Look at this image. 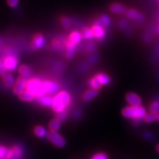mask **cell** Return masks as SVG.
<instances>
[{
  "label": "cell",
  "mask_w": 159,
  "mask_h": 159,
  "mask_svg": "<svg viewBox=\"0 0 159 159\" xmlns=\"http://www.w3.org/2000/svg\"><path fill=\"white\" fill-rule=\"evenodd\" d=\"M70 102V94L66 91H61L53 98L52 108L55 112L60 113L65 110Z\"/></svg>",
  "instance_id": "obj_1"
},
{
  "label": "cell",
  "mask_w": 159,
  "mask_h": 159,
  "mask_svg": "<svg viewBox=\"0 0 159 159\" xmlns=\"http://www.w3.org/2000/svg\"><path fill=\"white\" fill-rule=\"evenodd\" d=\"M122 115L127 118L133 119H140L143 118L147 113L145 108L140 106H128L123 108L121 111Z\"/></svg>",
  "instance_id": "obj_2"
},
{
  "label": "cell",
  "mask_w": 159,
  "mask_h": 159,
  "mask_svg": "<svg viewBox=\"0 0 159 159\" xmlns=\"http://www.w3.org/2000/svg\"><path fill=\"white\" fill-rule=\"evenodd\" d=\"M26 89L32 93L34 96L39 97L45 94L43 88V82L37 78H33L28 80Z\"/></svg>",
  "instance_id": "obj_3"
},
{
  "label": "cell",
  "mask_w": 159,
  "mask_h": 159,
  "mask_svg": "<svg viewBox=\"0 0 159 159\" xmlns=\"http://www.w3.org/2000/svg\"><path fill=\"white\" fill-rule=\"evenodd\" d=\"M47 136L48 140L57 147H62L66 145L65 139L57 131H49Z\"/></svg>",
  "instance_id": "obj_4"
},
{
  "label": "cell",
  "mask_w": 159,
  "mask_h": 159,
  "mask_svg": "<svg viewBox=\"0 0 159 159\" xmlns=\"http://www.w3.org/2000/svg\"><path fill=\"white\" fill-rule=\"evenodd\" d=\"M27 81L26 78L23 76H19L13 88V92L15 94H19L21 92L25 90L27 87Z\"/></svg>",
  "instance_id": "obj_5"
},
{
  "label": "cell",
  "mask_w": 159,
  "mask_h": 159,
  "mask_svg": "<svg viewBox=\"0 0 159 159\" xmlns=\"http://www.w3.org/2000/svg\"><path fill=\"white\" fill-rule=\"evenodd\" d=\"M43 88L45 93L52 94L58 92L60 86L58 84L50 80L43 82Z\"/></svg>",
  "instance_id": "obj_6"
},
{
  "label": "cell",
  "mask_w": 159,
  "mask_h": 159,
  "mask_svg": "<svg viewBox=\"0 0 159 159\" xmlns=\"http://www.w3.org/2000/svg\"><path fill=\"white\" fill-rule=\"evenodd\" d=\"M45 40L44 37L41 33H37L34 35L32 39V41L31 43V47L33 50L37 51L41 48L44 44Z\"/></svg>",
  "instance_id": "obj_7"
},
{
  "label": "cell",
  "mask_w": 159,
  "mask_h": 159,
  "mask_svg": "<svg viewBox=\"0 0 159 159\" xmlns=\"http://www.w3.org/2000/svg\"><path fill=\"white\" fill-rule=\"evenodd\" d=\"M92 31L93 34V37L98 39H102L106 36V30L105 27L102 25L96 22L92 26Z\"/></svg>",
  "instance_id": "obj_8"
},
{
  "label": "cell",
  "mask_w": 159,
  "mask_h": 159,
  "mask_svg": "<svg viewBox=\"0 0 159 159\" xmlns=\"http://www.w3.org/2000/svg\"><path fill=\"white\" fill-rule=\"evenodd\" d=\"M127 102L130 106H140L141 105V99L137 94L129 92L125 96Z\"/></svg>",
  "instance_id": "obj_9"
},
{
  "label": "cell",
  "mask_w": 159,
  "mask_h": 159,
  "mask_svg": "<svg viewBox=\"0 0 159 159\" xmlns=\"http://www.w3.org/2000/svg\"><path fill=\"white\" fill-rule=\"evenodd\" d=\"M125 16L130 19H135L137 21L142 22L144 20V16L137 10L134 9H127L125 13Z\"/></svg>",
  "instance_id": "obj_10"
},
{
  "label": "cell",
  "mask_w": 159,
  "mask_h": 159,
  "mask_svg": "<svg viewBox=\"0 0 159 159\" xmlns=\"http://www.w3.org/2000/svg\"><path fill=\"white\" fill-rule=\"evenodd\" d=\"M17 60L13 56H9L5 58L3 61L4 66L8 70H13L17 66Z\"/></svg>",
  "instance_id": "obj_11"
},
{
  "label": "cell",
  "mask_w": 159,
  "mask_h": 159,
  "mask_svg": "<svg viewBox=\"0 0 159 159\" xmlns=\"http://www.w3.org/2000/svg\"><path fill=\"white\" fill-rule=\"evenodd\" d=\"M109 10L113 13L122 14L125 13L127 11V8L125 5L119 3H113L109 6Z\"/></svg>",
  "instance_id": "obj_12"
},
{
  "label": "cell",
  "mask_w": 159,
  "mask_h": 159,
  "mask_svg": "<svg viewBox=\"0 0 159 159\" xmlns=\"http://www.w3.org/2000/svg\"><path fill=\"white\" fill-rule=\"evenodd\" d=\"M82 37V34L80 32L78 31H74L69 35L68 41L74 44V45H76L77 44L81 41Z\"/></svg>",
  "instance_id": "obj_13"
},
{
  "label": "cell",
  "mask_w": 159,
  "mask_h": 159,
  "mask_svg": "<svg viewBox=\"0 0 159 159\" xmlns=\"http://www.w3.org/2000/svg\"><path fill=\"white\" fill-rule=\"evenodd\" d=\"M99 93V90L96 89H93L91 88L87 90L85 93H84L82 96V99L84 102H89L90 101L91 99L96 97Z\"/></svg>",
  "instance_id": "obj_14"
},
{
  "label": "cell",
  "mask_w": 159,
  "mask_h": 159,
  "mask_svg": "<svg viewBox=\"0 0 159 159\" xmlns=\"http://www.w3.org/2000/svg\"><path fill=\"white\" fill-rule=\"evenodd\" d=\"M66 57L68 59H71L74 56V53L76 51V45H74L71 42L68 41L66 44Z\"/></svg>",
  "instance_id": "obj_15"
},
{
  "label": "cell",
  "mask_w": 159,
  "mask_h": 159,
  "mask_svg": "<svg viewBox=\"0 0 159 159\" xmlns=\"http://www.w3.org/2000/svg\"><path fill=\"white\" fill-rule=\"evenodd\" d=\"M13 151L3 146H0V159H11Z\"/></svg>",
  "instance_id": "obj_16"
},
{
  "label": "cell",
  "mask_w": 159,
  "mask_h": 159,
  "mask_svg": "<svg viewBox=\"0 0 159 159\" xmlns=\"http://www.w3.org/2000/svg\"><path fill=\"white\" fill-rule=\"evenodd\" d=\"M34 97H35L34 95H33L32 93L27 90V89L18 94V98L21 99V100L25 102H31L34 99Z\"/></svg>",
  "instance_id": "obj_17"
},
{
  "label": "cell",
  "mask_w": 159,
  "mask_h": 159,
  "mask_svg": "<svg viewBox=\"0 0 159 159\" xmlns=\"http://www.w3.org/2000/svg\"><path fill=\"white\" fill-rule=\"evenodd\" d=\"M53 98L44 94L43 96L38 97V102L44 106H52Z\"/></svg>",
  "instance_id": "obj_18"
},
{
  "label": "cell",
  "mask_w": 159,
  "mask_h": 159,
  "mask_svg": "<svg viewBox=\"0 0 159 159\" xmlns=\"http://www.w3.org/2000/svg\"><path fill=\"white\" fill-rule=\"evenodd\" d=\"M94 77L97 79V80L102 85H106V84H108L109 82H110V78H109V76L105 73H98Z\"/></svg>",
  "instance_id": "obj_19"
},
{
  "label": "cell",
  "mask_w": 159,
  "mask_h": 159,
  "mask_svg": "<svg viewBox=\"0 0 159 159\" xmlns=\"http://www.w3.org/2000/svg\"><path fill=\"white\" fill-rule=\"evenodd\" d=\"M3 82L4 85L7 88L13 87L15 84L13 76L10 74H6L3 76Z\"/></svg>",
  "instance_id": "obj_20"
},
{
  "label": "cell",
  "mask_w": 159,
  "mask_h": 159,
  "mask_svg": "<svg viewBox=\"0 0 159 159\" xmlns=\"http://www.w3.org/2000/svg\"><path fill=\"white\" fill-rule=\"evenodd\" d=\"M61 121L56 118L50 121L48 123V129L50 131H57L61 127Z\"/></svg>",
  "instance_id": "obj_21"
},
{
  "label": "cell",
  "mask_w": 159,
  "mask_h": 159,
  "mask_svg": "<svg viewBox=\"0 0 159 159\" xmlns=\"http://www.w3.org/2000/svg\"><path fill=\"white\" fill-rule=\"evenodd\" d=\"M158 119H159V113H151V112L147 113L143 118V121L146 123H151L153 121H155L157 120H158Z\"/></svg>",
  "instance_id": "obj_22"
},
{
  "label": "cell",
  "mask_w": 159,
  "mask_h": 159,
  "mask_svg": "<svg viewBox=\"0 0 159 159\" xmlns=\"http://www.w3.org/2000/svg\"><path fill=\"white\" fill-rule=\"evenodd\" d=\"M33 132L34 135L39 137H44V136L47 135L46 129L42 125L36 126L34 129Z\"/></svg>",
  "instance_id": "obj_23"
},
{
  "label": "cell",
  "mask_w": 159,
  "mask_h": 159,
  "mask_svg": "<svg viewBox=\"0 0 159 159\" xmlns=\"http://www.w3.org/2000/svg\"><path fill=\"white\" fill-rule=\"evenodd\" d=\"M110 18L107 15H102V16L99 17V19L98 20V23H99L100 25H102V26H103L104 27L108 26L109 24H110Z\"/></svg>",
  "instance_id": "obj_24"
},
{
  "label": "cell",
  "mask_w": 159,
  "mask_h": 159,
  "mask_svg": "<svg viewBox=\"0 0 159 159\" xmlns=\"http://www.w3.org/2000/svg\"><path fill=\"white\" fill-rule=\"evenodd\" d=\"M19 73L20 74L21 76L26 78V77L29 76L30 75V74H31V70H30L29 66L23 64V65H21L19 66Z\"/></svg>",
  "instance_id": "obj_25"
},
{
  "label": "cell",
  "mask_w": 159,
  "mask_h": 159,
  "mask_svg": "<svg viewBox=\"0 0 159 159\" xmlns=\"http://www.w3.org/2000/svg\"><path fill=\"white\" fill-rule=\"evenodd\" d=\"M88 85L91 88L96 89H99L102 86V84L97 80V79L95 77H93L89 80Z\"/></svg>",
  "instance_id": "obj_26"
},
{
  "label": "cell",
  "mask_w": 159,
  "mask_h": 159,
  "mask_svg": "<svg viewBox=\"0 0 159 159\" xmlns=\"http://www.w3.org/2000/svg\"><path fill=\"white\" fill-rule=\"evenodd\" d=\"M82 37L86 40L92 39L93 37V34L92 31V29L89 27H84L82 29Z\"/></svg>",
  "instance_id": "obj_27"
},
{
  "label": "cell",
  "mask_w": 159,
  "mask_h": 159,
  "mask_svg": "<svg viewBox=\"0 0 159 159\" xmlns=\"http://www.w3.org/2000/svg\"><path fill=\"white\" fill-rule=\"evenodd\" d=\"M148 109L151 113H159V101H154L148 107Z\"/></svg>",
  "instance_id": "obj_28"
},
{
  "label": "cell",
  "mask_w": 159,
  "mask_h": 159,
  "mask_svg": "<svg viewBox=\"0 0 159 159\" xmlns=\"http://www.w3.org/2000/svg\"><path fill=\"white\" fill-rule=\"evenodd\" d=\"M12 151H13V157L11 159H19L21 157L22 152H21V148L16 147L12 149Z\"/></svg>",
  "instance_id": "obj_29"
},
{
  "label": "cell",
  "mask_w": 159,
  "mask_h": 159,
  "mask_svg": "<svg viewBox=\"0 0 159 159\" xmlns=\"http://www.w3.org/2000/svg\"><path fill=\"white\" fill-rule=\"evenodd\" d=\"M61 23L62 24V27L65 29H68L70 28V27L71 21H70V19L67 17L64 16V17H61Z\"/></svg>",
  "instance_id": "obj_30"
},
{
  "label": "cell",
  "mask_w": 159,
  "mask_h": 159,
  "mask_svg": "<svg viewBox=\"0 0 159 159\" xmlns=\"http://www.w3.org/2000/svg\"><path fill=\"white\" fill-rule=\"evenodd\" d=\"M86 48L88 52H93V51L96 50V45L95 43H93V42H89V43H87V44H86Z\"/></svg>",
  "instance_id": "obj_31"
},
{
  "label": "cell",
  "mask_w": 159,
  "mask_h": 159,
  "mask_svg": "<svg viewBox=\"0 0 159 159\" xmlns=\"http://www.w3.org/2000/svg\"><path fill=\"white\" fill-rule=\"evenodd\" d=\"M92 159H108V157L106 153L99 152L94 155Z\"/></svg>",
  "instance_id": "obj_32"
},
{
  "label": "cell",
  "mask_w": 159,
  "mask_h": 159,
  "mask_svg": "<svg viewBox=\"0 0 159 159\" xmlns=\"http://www.w3.org/2000/svg\"><path fill=\"white\" fill-rule=\"evenodd\" d=\"M119 27L121 29H125L127 26V21L125 19H120V21H119Z\"/></svg>",
  "instance_id": "obj_33"
},
{
  "label": "cell",
  "mask_w": 159,
  "mask_h": 159,
  "mask_svg": "<svg viewBox=\"0 0 159 159\" xmlns=\"http://www.w3.org/2000/svg\"><path fill=\"white\" fill-rule=\"evenodd\" d=\"M19 2V0H7L8 6L11 7H16Z\"/></svg>",
  "instance_id": "obj_34"
},
{
  "label": "cell",
  "mask_w": 159,
  "mask_h": 159,
  "mask_svg": "<svg viewBox=\"0 0 159 159\" xmlns=\"http://www.w3.org/2000/svg\"><path fill=\"white\" fill-rule=\"evenodd\" d=\"M5 74H6V68L4 66L3 62L0 61V75L3 76Z\"/></svg>",
  "instance_id": "obj_35"
},
{
  "label": "cell",
  "mask_w": 159,
  "mask_h": 159,
  "mask_svg": "<svg viewBox=\"0 0 159 159\" xmlns=\"http://www.w3.org/2000/svg\"><path fill=\"white\" fill-rule=\"evenodd\" d=\"M66 116V112L65 110H64L61 112L58 113V118L57 119H58L60 121L63 120V119L65 118Z\"/></svg>",
  "instance_id": "obj_36"
},
{
  "label": "cell",
  "mask_w": 159,
  "mask_h": 159,
  "mask_svg": "<svg viewBox=\"0 0 159 159\" xmlns=\"http://www.w3.org/2000/svg\"><path fill=\"white\" fill-rule=\"evenodd\" d=\"M89 57L92 58V59H89V61L90 62H92V63H95L98 61V58H99L97 54H92V55H91Z\"/></svg>",
  "instance_id": "obj_37"
},
{
  "label": "cell",
  "mask_w": 159,
  "mask_h": 159,
  "mask_svg": "<svg viewBox=\"0 0 159 159\" xmlns=\"http://www.w3.org/2000/svg\"><path fill=\"white\" fill-rule=\"evenodd\" d=\"M157 32L159 34V24H158V25L157 27Z\"/></svg>",
  "instance_id": "obj_38"
},
{
  "label": "cell",
  "mask_w": 159,
  "mask_h": 159,
  "mask_svg": "<svg viewBox=\"0 0 159 159\" xmlns=\"http://www.w3.org/2000/svg\"><path fill=\"white\" fill-rule=\"evenodd\" d=\"M156 148H157V152H159V144H158V145L157 146Z\"/></svg>",
  "instance_id": "obj_39"
},
{
  "label": "cell",
  "mask_w": 159,
  "mask_h": 159,
  "mask_svg": "<svg viewBox=\"0 0 159 159\" xmlns=\"http://www.w3.org/2000/svg\"><path fill=\"white\" fill-rule=\"evenodd\" d=\"M158 121H159V119H158Z\"/></svg>",
  "instance_id": "obj_40"
},
{
  "label": "cell",
  "mask_w": 159,
  "mask_h": 159,
  "mask_svg": "<svg viewBox=\"0 0 159 159\" xmlns=\"http://www.w3.org/2000/svg\"><path fill=\"white\" fill-rule=\"evenodd\" d=\"M158 1H159V0H158Z\"/></svg>",
  "instance_id": "obj_41"
}]
</instances>
